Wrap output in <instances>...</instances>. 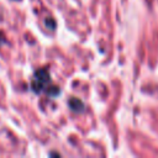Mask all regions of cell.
I'll return each instance as SVG.
<instances>
[{
	"label": "cell",
	"instance_id": "2",
	"mask_svg": "<svg viewBox=\"0 0 158 158\" xmlns=\"http://www.w3.org/2000/svg\"><path fill=\"white\" fill-rule=\"evenodd\" d=\"M68 105H69V107L74 111V112H83L84 111V109H85V106H84V102L83 101H80L79 99H77V98H72L70 100H69V102H68Z\"/></svg>",
	"mask_w": 158,
	"mask_h": 158
},
{
	"label": "cell",
	"instance_id": "5",
	"mask_svg": "<svg viewBox=\"0 0 158 158\" xmlns=\"http://www.w3.org/2000/svg\"><path fill=\"white\" fill-rule=\"evenodd\" d=\"M4 42H5V40H4V37H2V36H0V46H1V44H2Z\"/></svg>",
	"mask_w": 158,
	"mask_h": 158
},
{
	"label": "cell",
	"instance_id": "4",
	"mask_svg": "<svg viewBox=\"0 0 158 158\" xmlns=\"http://www.w3.org/2000/svg\"><path fill=\"white\" fill-rule=\"evenodd\" d=\"M44 23H46V26H47L49 30H54V28H56V22H54V20H52V19H47Z\"/></svg>",
	"mask_w": 158,
	"mask_h": 158
},
{
	"label": "cell",
	"instance_id": "1",
	"mask_svg": "<svg viewBox=\"0 0 158 158\" xmlns=\"http://www.w3.org/2000/svg\"><path fill=\"white\" fill-rule=\"evenodd\" d=\"M49 80H51V78H49V73H48L47 69H44V68L37 69L35 72L33 80L31 83L32 91H35L36 94H40L41 91L46 90V86L49 83Z\"/></svg>",
	"mask_w": 158,
	"mask_h": 158
},
{
	"label": "cell",
	"instance_id": "3",
	"mask_svg": "<svg viewBox=\"0 0 158 158\" xmlns=\"http://www.w3.org/2000/svg\"><path fill=\"white\" fill-rule=\"evenodd\" d=\"M46 93H47L48 96H52V98H53V96L59 95L60 90H59L58 86H49V88H46Z\"/></svg>",
	"mask_w": 158,
	"mask_h": 158
}]
</instances>
